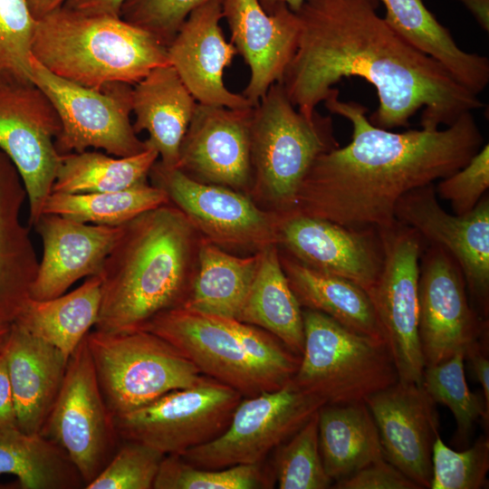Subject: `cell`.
<instances>
[{
    "label": "cell",
    "mask_w": 489,
    "mask_h": 489,
    "mask_svg": "<svg viewBox=\"0 0 489 489\" xmlns=\"http://www.w3.org/2000/svg\"><path fill=\"white\" fill-rule=\"evenodd\" d=\"M379 0H305L295 53L280 82L291 102L311 117L343 78L360 77L379 98L369 121L408 127L420 109L423 129L452 125L484 106L436 60L395 31L378 12Z\"/></svg>",
    "instance_id": "obj_1"
},
{
    "label": "cell",
    "mask_w": 489,
    "mask_h": 489,
    "mask_svg": "<svg viewBox=\"0 0 489 489\" xmlns=\"http://www.w3.org/2000/svg\"><path fill=\"white\" fill-rule=\"evenodd\" d=\"M339 95L332 88L323 103L351 123V141L316 158L292 211L350 228L388 227L403 195L457 171L484 145L471 111L443 129L393 132L374 126L364 105Z\"/></svg>",
    "instance_id": "obj_2"
},
{
    "label": "cell",
    "mask_w": 489,
    "mask_h": 489,
    "mask_svg": "<svg viewBox=\"0 0 489 489\" xmlns=\"http://www.w3.org/2000/svg\"><path fill=\"white\" fill-rule=\"evenodd\" d=\"M200 238L170 202L121 225L99 273L95 330H139L159 312L181 306L196 272Z\"/></svg>",
    "instance_id": "obj_3"
},
{
    "label": "cell",
    "mask_w": 489,
    "mask_h": 489,
    "mask_svg": "<svg viewBox=\"0 0 489 489\" xmlns=\"http://www.w3.org/2000/svg\"><path fill=\"white\" fill-rule=\"evenodd\" d=\"M31 52L51 72L92 89L134 85L169 64L167 47L147 31L120 16L84 14L63 5L36 20Z\"/></svg>",
    "instance_id": "obj_4"
},
{
    "label": "cell",
    "mask_w": 489,
    "mask_h": 489,
    "mask_svg": "<svg viewBox=\"0 0 489 489\" xmlns=\"http://www.w3.org/2000/svg\"><path fill=\"white\" fill-rule=\"evenodd\" d=\"M140 330L165 340L204 376L243 398L282 388L292 379L301 360L258 327L183 306L159 312Z\"/></svg>",
    "instance_id": "obj_5"
},
{
    "label": "cell",
    "mask_w": 489,
    "mask_h": 489,
    "mask_svg": "<svg viewBox=\"0 0 489 489\" xmlns=\"http://www.w3.org/2000/svg\"><path fill=\"white\" fill-rule=\"evenodd\" d=\"M340 147L331 115L300 112L281 82L253 106L249 197L274 213L293 209L301 185L321 155Z\"/></svg>",
    "instance_id": "obj_6"
},
{
    "label": "cell",
    "mask_w": 489,
    "mask_h": 489,
    "mask_svg": "<svg viewBox=\"0 0 489 489\" xmlns=\"http://www.w3.org/2000/svg\"><path fill=\"white\" fill-rule=\"evenodd\" d=\"M304 343L292 380L325 404L365 401L398 380L386 342L302 308Z\"/></svg>",
    "instance_id": "obj_7"
},
{
    "label": "cell",
    "mask_w": 489,
    "mask_h": 489,
    "mask_svg": "<svg viewBox=\"0 0 489 489\" xmlns=\"http://www.w3.org/2000/svg\"><path fill=\"white\" fill-rule=\"evenodd\" d=\"M86 340L101 393L113 417L206 379L171 344L144 330H94Z\"/></svg>",
    "instance_id": "obj_8"
},
{
    "label": "cell",
    "mask_w": 489,
    "mask_h": 489,
    "mask_svg": "<svg viewBox=\"0 0 489 489\" xmlns=\"http://www.w3.org/2000/svg\"><path fill=\"white\" fill-rule=\"evenodd\" d=\"M31 79L55 109L61 131L54 140L61 155L103 149L118 158L148 147L130 121L132 85L113 82L101 89L85 87L51 72L33 55Z\"/></svg>",
    "instance_id": "obj_9"
},
{
    "label": "cell",
    "mask_w": 489,
    "mask_h": 489,
    "mask_svg": "<svg viewBox=\"0 0 489 489\" xmlns=\"http://www.w3.org/2000/svg\"><path fill=\"white\" fill-rule=\"evenodd\" d=\"M323 405L291 379L276 390L243 398L222 434L180 455L206 469L264 462Z\"/></svg>",
    "instance_id": "obj_10"
},
{
    "label": "cell",
    "mask_w": 489,
    "mask_h": 489,
    "mask_svg": "<svg viewBox=\"0 0 489 489\" xmlns=\"http://www.w3.org/2000/svg\"><path fill=\"white\" fill-rule=\"evenodd\" d=\"M242 398L234 388L206 377L116 416L114 421L121 441L144 444L165 455H182L222 434Z\"/></svg>",
    "instance_id": "obj_11"
},
{
    "label": "cell",
    "mask_w": 489,
    "mask_h": 489,
    "mask_svg": "<svg viewBox=\"0 0 489 489\" xmlns=\"http://www.w3.org/2000/svg\"><path fill=\"white\" fill-rule=\"evenodd\" d=\"M40 434L66 452L85 486L120 446L121 440L101 393L86 336L69 358L62 387Z\"/></svg>",
    "instance_id": "obj_12"
},
{
    "label": "cell",
    "mask_w": 489,
    "mask_h": 489,
    "mask_svg": "<svg viewBox=\"0 0 489 489\" xmlns=\"http://www.w3.org/2000/svg\"><path fill=\"white\" fill-rule=\"evenodd\" d=\"M384 262L376 284L367 293L391 353L398 381L421 383L425 368L418 337V278L427 242L397 220L379 230Z\"/></svg>",
    "instance_id": "obj_13"
},
{
    "label": "cell",
    "mask_w": 489,
    "mask_h": 489,
    "mask_svg": "<svg viewBox=\"0 0 489 489\" xmlns=\"http://www.w3.org/2000/svg\"><path fill=\"white\" fill-rule=\"evenodd\" d=\"M149 177L189 220L199 235L228 252L254 254L276 242V213L260 207L248 195L203 183L158 160Z\"/></svg>",
    "instance_id": "obj_14"
},
{
    "label": "cell",
    "mask_w": 489,
    "mask_h": 489,
    "mask_svg": "<svg viewBox=\"0 0 489 489\" xmlns=\"http://www.w3.org/2000/svg\"><path fill=\"white\" fill-rule=\"evenodd\" d=\"M61 121L34 83H0V150L16 168L29 201V224L40 216L62 163L54 140Z\"/></svg>",
    "instance_id": "obj_15"
},
{
    "label": "cell",
    "mask_w": 489,
    "mask_h": 489,
    "mask_svg": "<svg viewBox=\"0 0 489 489\" xmlns=\"http://www.w3.org/2000/svg\"><path fill=\"white\" fill-rule=\"evenodd\" d=\"M418 337L425 366L441 363L488 335L471 305L462 270L443 247L426 245L419 264Z\"/></svg>",
    "instance_id": "obj_16"
},
{
    "label": "cell",
    "mask_w": 489,
    "mask_h": 489,
    "mask_svg": "<svg viewBox=\"0 0 489 489\" xmlns=\"http://www.w3.org/2000/svg\"><path fill=\"white\" fill-rule=\"evenodd\" d=\"M395 219L413 229L428 244L446 249L464 274L474 308L484 319L489 311V198L484 195L465 215H450L439 205L434 184L403 195Z\"/></svg>",
    "instance_id": "obj_17"
},
{
    "label": "cell",
    "mask_w": 489,
    "mask_h": 489,
    "mask_svg": "<svg viewBox=\"0 0 489 489\" xmlns=\"http://www.w3.org/2000/svg\"><path fill=\"white\" fill-rule=\"evenodd\" d=\"M279 250L314 270L351 281L368 292L382 270L384 248L376 228H350L295 211L276 213Z\"/></svg>",
    "instance_id": "obj_18"
},
{
    "label": "cell",
    "mask_w": 489,
    "mask_h": 489,
    "mask_svg": "<svg viewBox=\"0 0 489 489\" xmlns=\"http://www.w3.org/2000/svg\"><path fill=\"white\" fill-rule=\"evenodd\" d=\"M252 109L197 102L179 148L177 168L197 181L249 196Z\"/></svg>",
    "instance_id": "obj_19"
},
{
    "label": "cell",
    "mask_w": 489,
    "mask_h": 489,
    "mask_svg": "<svg viewBox=\"0 0 489 489\" xmlns=\"http://www.w3.org/2000/svg\"><path fill=\"white\" fill-rule=\"evenodd\" d=\"M365 402L376 423L384 457L420 489L430 488L432 446L439 435L436 403L421 383L398 380Z\"/></svg>",
    "instance_id": "obj_20"
},
{
    "label": "cell",
    "mask_w": 489,
    "mask_h": 489,
    "mask_svg": "<svg viewBox=\"0 0 489 489\" xmlns=\"http://www.w3.org/2000/svg\"><path fill=\"white\" fill-rule=\"evenodd\" d=\"M222 14L231 32V43L250 70L242 94L254 106L273 84L282 81L295 53L297 15L285 4H278L267 13L259 0H223Z\"/></svg>",
    "instance_id": "obj_21"
},
{
    "label": "cell",
    "mask_w": 489,
    "mask_h": 489,
    "mask_svg": "<svg viewBox=\"0 0 489 489\" xmlns=\"http://www.w3.org/2000/svg\"><path fill=\"white\" fill-rule=\"evenodd\" d=\"M222 18L221 0L192 11L167 47L168 62L197 102L249 109L253 105L243 94L225 86L224 71L237 52L222 33Z\"/></svg>",
    "instance_id": "obj_22"
},
{
    "label": "cell",
    "mask_w": 489,
    "mask_h": 489,
    "mask_svg": "<svg viewBox=\"0 0 489 489\" xmlns=\"http://www.w3.org/2000/svg\"><path fill=\"white\" fill-rule=\"evenodd\" d=\"M34 225L43 248L30 289V298L34 300L60 296L80 279L99 274L120 227L45 213Z\"/></svg>",
    "instance_id": "obj_23"
},
{
    "label": "cell",
    "mask_w": 489,
    "mask_h": 489,
    "mask_svg": "<svg viewBox=\"0 0 489 489\" xmlns=\"http://www.w3.org/2000/svg\"><path fill=\"white\" fill-rule=\"evenodd\" d=\"M4 352L18 429L40 434L62 387L69 359L14 322Z\"/></svg>",
    "instance_id": "obj_24"
},
{
    "label": "cell",
    "mask_w": 489,
    "mask_h": 489,
    "mask_svg": "<svg viewBox=\"0 0 489 489\" xmlns=\"http://www.w3.org/2000/svg\"><path fill=\"white\" fill-rule=\"evenodd\" d=\"M27 198L22 178L0 150V324H11L30 298L39 262L20 219Z\"/></svg>",
    "instance_id": "obj_25"
},
{
    "label": "cell",
    "mask_w": 489,
    "mask_h": 489,
    "mask_svg": "<svg viewBox=\"0 0 489 489\" xmlns=\"http://www.w3.org/2000/svg\"><path fill=\"white\" fill-rule=\"evenodd\" d=\"M197 103L170 64L154 68L132 86L134 130L149 133L146 145L158 151V161L166 168H177L179 148Z\"/></svg>",
    "instance_id": "obj_26"
},
{
    "label": "cell",
    "mask_w": 489,
    "mask_h": 489,
    "mask_svg": "<svg viewBox=\"0 0 489 489\" xmlns=\"http://www.w3.org/2000/svg\"><path fill=\"white\" fill-rule=\"evenodd\" d=\"M279 254L282 268L302 308L320 312L357 333L386 342L365 290L345 278L308 267L281 250Z\"/></svg>",
    "instance_id": "obj_27"
},
{
    "label": "cell",
    "mask_w": 489,
    "mask_h": 489,
    "mask_svg": "<svg viewBox=\"0 0 489 489\" xmlns=\"http://www.w3.org/2000/svg\"><path fill=\"white\" fill-rule=\"evenodd\" d=\"M384 19L417 49L441 63L463 86L479 95L489 83L486 56L462 50L422 0H379Z\"/></svg>",
    "instance_id": "obj_28"
},
{
    "label": "cell",
    "mask_w": 489,
    "mask_h": 489,
    "mask_svg": "<svg viewBox=\"0 0 489 489\" xmlns=\"http://www.w3.org/2000/svg\"><path fill=\"white\" fill-rule=\"evenodd\" d=\"M260 259L261 251L238 255L201 237L196 272L181 306L239 320Z\"/></svg>",
    "instance_id": "obj_29"
},
{
    "label": "cell",
    "mask_w": 489,
    "mask_h": 489,
    "mask_svg": "<svg viewBox=\"0 0 489 489\" xmlns=\"http://www.w3.org/2000/svg\"><path fill=\"white\" fill-rule=\"evenodd\" d=\"M319 445L333 482L384 457L379 431L365 401L325 404L318 411Z\"/></svg>",
    "instance_id": "obj_30"
},
{
    "label": "cell",
    "mask_w": 489,
    "mask_h": 489,
    "mask_svg": "<svg viewBox=\"0 0 489 489\" xmlns=\"http://www.w3.org/2000/svg\"><path fill=\"white\" fill-rule=\"evenodd\" d=\"M238 321L271 333L302 355V308L282 268L277 245L261 251L259 267Z\"/></svg>",
    "instance_id": "obj_31"
},
{
    "label": "cell",
    "mask_w": 489,
    "mask_h": 489,
    "mask_svg": "<svg viewBox=\"0 0 489 489\" xmlns=\"http://www.w3.org/2000/svg\"><path fill=\"white\" fill-rule=\"evenodd\" d=\"M101 279L89 276L76 289L48 300L29 298L13 321L69 359L91 328L101 305Z\"/></svg>",
    "instance_id": "obj_32"
},
{
    "label": "cell",
    "mask_w": 489,
    "mask_h": 489,
    "mask_svg": "<svg viewBox=\"0 0 489 489\" xmlns=\"http://www.w3.org/2000/svg\"><path fill=\"white\" fill-rule=\"evenodd\" d=\"M0 475L23 489H79L85 484L66 452L41 434L0 431Z\"/></svg>",
    "instance_id": "obj_33"
},
{
    "label": "cell",
    "mask_w": 489,
    "mask_h": 489,
    "mask_svg": "<svg viewBox=\"0 0 489 489\" xmlns=\"http://www.w3.org/2000/svg\"><path fill=\"white\" fill-rule=\"evenodd\" d=\"M158 158V151L150 147L124 158L88 150L62 155L52 193L110 192L133 187L148 182Z\"/></svg>",
    "instance_id": "obj_34"
},
{
    "label": "cell",
    "mask_w": 489,
    "mask_h": 489,
    "mask_svg": "<svg viewBox=\"0 0 489 489\" xmlns=\"http://www.w3.org/2000/svg\"><path fill=\"white\" fill-rule=\"evenodd\" d=\"M168 203L167 194L147 182L119 191L51 193L44 203L43 214H55L86 224L120 226Z\"/></svg>",
    "instance_id": "obj_35"
},
{
    "label": "cell",
    "mask_w": 489,
    "mask_h": 489,
    "mask_svg": "<svg viewBox=\"0 0 489 489\" xmlns=\"http://www.w3.org/2000/svg\"><path fill=\"white\" fill-rule=\"evenodd\" d=\"M464 361L465 354L457 352L441 363L425 366L421 380L430 398L451 410L456 424L455 442L462 446L468 444L479 420L486 427L489 421L483 392H472L467 386Z\"/></svg>",
    "instance_id": "obj_36"
},
{
    "label": "cell",
    "mask_w": 489,
    "mask_h": 489,
    "mask_svg": "<svg viewBox=\"0 0 489 489\" xmlns=\"http://www.w3.org/2000/svg\"><path fill=\"white\" fill-rule=\"evenodd\" d=\"M275 478L272 465L264 462L219 469L199 468L180 455H166L159 465L154 489H265Z\"/></svg>",
    "instance_id": "obj_37"
},
{
    "label": "cell",
    "mask_w": 489,
    "mask_h": 489,
    "mask_svg": "<svg viewBox=\"0 0 489 489\" xmlns=\"http://www.w3.org/2000/svg\"><path fill=\"white\" fill-rule=\"evenodd\" d=\"M318 411L276 448L272 468L278 488L331 487L333 481L324 469L320 451Z\"/></svg>",
    "instance_id": "obj_38"
},
{
    "label": "cell",
    "mask_w": 489,
    "mask_h": 489,
    "mask_svg": "<svg viewBox=\"0 0 489 489\" xmlns=\"http://www.w3.org/2000/svg\"><path fill=\"white\" fill-rule=\"evenodd\" d=\"M35 22L25 0H0V83H33L30 60Z\"/></svg>",
    "instance_id": "obj_39"
},
{
    "label": "cell",
    "mask_w": 489,
    "mask_h": 489,
    "mask_svg": "<svg viewBox=\"0 0 489 489\" xmlns=\"http://www.w3.org/2000/svg\"><path fill=\"white\" fill-rule=\"evenodd\" d=\"M431 489H480L487 484L489 438L481 436L469 448L455 451L439 435L432 446Z\"/></svg>",
    "instance_id": "obj_40"
},
{
    "label": "cell",
    "mask_w": 489,
    "mask_h": 489,
    "mask_svg": "<svg viewBox=\"0 0 489 489\" xmlns=\"http://www.w3.org/2000/svg\"><path fill=\"white\" fill-rule=\"evenodd\" d=\"M102 471L85 489H152L161 452L133 441H125Z\"/></svg>",
    "instance_id": "obj_41"
},
{
    "label": "cell",
    "mask_w": 489,
    "mask_h": 489,
    "mask_svg": "<svg viewBox=\"0 0 489 489\" xmlns=\"http://www.w3.org/2000/svg\"><path fill=\"white\" fill-rule=\"evenodd\" d=\"M210 1L125 0L120 17L151 34L168 47L190 13Z\"/></svg>",
    "instance_id": "obj_42"
},
{
    "label": "cell",
    "mask_w": 489,
    "mask_h": 489,
    "mask_svg": "<svg viewBox=\"0 0 489 489\" xmlns=\"http://www.w3.org/2000/svg\"><path fill=\"white\" fill-rule=\"evenodd\" d=\"M489 188V145L484 144L466 165L444 177L436 194L450 202L456 216L472 211Z\"/></svg>",
    "instance_id": "obj_43"
},
{
    "label": "cell",
    "mask_w": 489,
    "mask_h": 489,
    "mask_svg": "<svg viewBox=\"0 0 489 489\" xmlns=\"http://www.w3.org/2000/svg\"><path fill=\"white\" fill-rule=\"evenodd\" d=\"M336 489H420L385 457L336 481Z\"/></svg>",
    "instance_id": "obj_44"
},
{
    "label": "cell",
    "mask_w": 489,
    "mask_h": 489,
    "mask_svg": "<svg viewBox=\"0 0 489 489\" xmlns=\"http://www.w3.org/2000/svg\"><path fill=\"white\" fill-rule=\"evenodd\" d=\"M465 360L473 376L480 383L485 404L489 407V356H488V335L484 336L465 352Z\"/></svg>",
    "instance_id": "obj_45"
},
{
    "label": "cell",
    "mask_w": 489,
    "mask_h": 489,
    "mask_svg": "<svg viewBox=\"0 0 489 489\" xmlns=\"http://www.w3.org/2000/svg\"><path fill=\"white\" fill-rule=\"evenodd\" d=\"M18 429L15 405L4 350L0 353V431Z\"/></svg>",
    "instance_id": "obj_46"
},
{
    "label": "cell",
    "mask_w": 489,
    "mask_h": 489,
    "mask_svg": "<svg viewBox=\"0 0 489 489\" xmlns=\"http://www.w3.org/2000/svg\"><path fill=\"white\" fill-rule=\"evenodd\" d=\"M125 0H66L63 6L90 15L120 16Z\"/></svg>",
    "instance_id": "obj_47"
},
{
    "label": "cell",
    "mask_w": 489,
    "mask_h": 489,
    "mask_svg": "<svg viewBox=\"0 0 489 489\" xmlns=\"http://www.w3.org/2000/svg\"><path fill=\"white\" fill-rule=\"evenodd\" d=\"M473 14L478 24L489 32V0H456Z\"/></svg>",
    "instance_id": "obj_48"
},
{
    "label": "cell",
    "mask_w": 489,
    "mask_h": 489,
    "mask_svg": "<svg viewBox=\"0 0 489 489\" xmlns=\"http://www.w3.org/2000/svg\"><path fill=\"white\" fill-rule=\"evenodd\" d=\"M35 20L63 5L66 0H25Z\"/></svg>",
    "instance_id": "obj_49"
},
{
    "label": "cell",
    "mask_w": 489,
    "mask_h": 489,
    "mask_svg": "<svg viewBox=\"0 0 489 489\" xmlns=\"http://www.w3.org/2000/svg\"><path fill=\"white\" fill-rule=\"evenodd\" d=\"M305 0H259L263 8L269 13L276 5L285 4L289 8L296 12Z\"/></svg>",
    "instance_id": "obj_50"
},
{
    "label": "cell",
    "mask_w": 489,
    "mask_h": 489,
    "mask_svg": "<svg viewBox=\"0 0 489 489\" xmlns=\"http://www.w3.org/2000/svg\"><path fill=\"white\" fill-rule=\"evenodd\" d=\"M11 331V324H0V353L4 350Z\"/></svg>",
    "instance_id": "obj_51"
}]
</instances>
